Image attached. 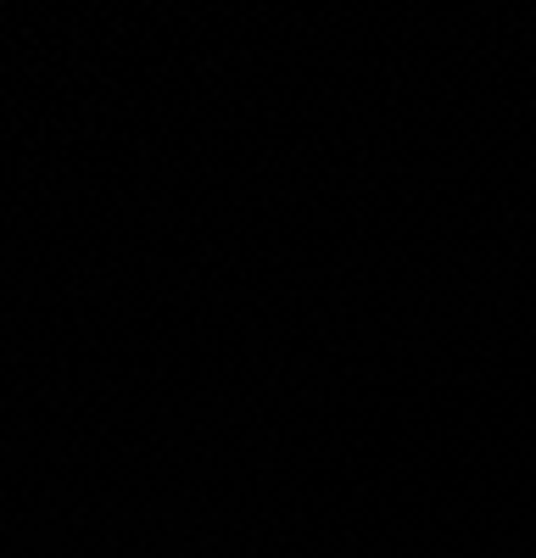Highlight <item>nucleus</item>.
Wrapping results in <instances>:
<instances>
[]
</instances>
